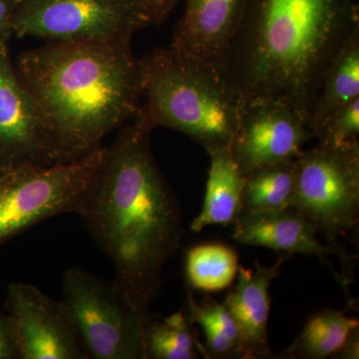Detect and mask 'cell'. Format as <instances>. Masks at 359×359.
<instances>
[{
    "mask_svg": "<svg viewBox=\"0 0 359 359\" xmlns=\"http://www.w3.org/2000/svg\"><path fill=\"white\" fill-rule=\"evenodd\" d=\"M152 131L137 114L119 129L76 212L144 316L183 237L178 201L151 150Z\"/></svg>",
    "mask_w": 359,
    "mask_h": 359,
    "instance_id": "6da1fadb",
    "label": "cell"
},
{
    "mask_svg": "<svg viewBox=\"0 0 359 359\" xmlns=\"http://www.w3.org/2000/svg\"><path fill=\"white\" fill-rule=\"evenodd\" d=\"M358 30V0H247L217 69L238 104L276 99L308 123L323 73Z\"/></svg>",
    "mask_w": 359,
    "mask_h": 359,
    "instance_id": "7a4b0ae2",
    "label": "cell"
},
{
    "mask_svg": "<svg viewBox=\"0 0 359 359\" xmlns=\"http://www.w3.org/2000/svg\"><path fill=\"white\" fill-rule=\"evenodd\" d=\"M15 67L41 111L60 164L99 150L138 112L141 65L131 42L45 43L22 52Z\"/></svg>",
    "mask_w": 359,
    "mask_h": 359,
    "instance_id": "3957f363",
    "label": "cell"
},
{
    "mask_svg": "<svg viewBox=\"0 0 359 359\" xmlns=\"http://www.w3.org/2000/svg\"><path fill=\"white\" fill-rule=\"evenodd\" d=\"M139 117L153 130H176L210 151L231 146L238 103L216 66L177 50L155 48L140 59Z\"/></svg>",
    "mask_w": 359,
    "mask_h": 359,
    "instance_id": "277c9868",
    "label": "cell"
},
{
    "mask_svg": "<svg viewBox=\"0 0 359 359\" xmlns=\"http://www.w3.org/2000/svg\"><path fill=\"white\" fill-rule=\"evenodd\" d=\"M105 154L101 147L74 162L0 172V247L45 219L76 212Z\"/></svg>",
    "mask_w": 359,
    "mask_h": 359,
    "instance_id": "5b68a950",
    "label": "cell"
},
{
    "mask_svg": "<svg viewBox=\"0 0 359 359\" xmlns=\"http://www.w3.org/2000/svg\"><path fill=\"white\" fill-rule=\"evenodd\" d=\"M152 25L136 0H18L11 32L46 43L107 44L132 42Z\"/></svg>",
    "mask_w": 359,
    "mask_h": 359,
    "instance_id": "8992f818",
    "label": "cell"
},
{
    "mask_svg": "<svg viewBox=\"0 0 359 359\" xmlns=\"http://www.w3.org/2000/svg\"><path fill=\"white\" fill-rule=\"evenodd\" d=\"M297 176L290 207L306 217L328 245L358 229L359 144L332 147L318 144L295 159Z\"/></svg>",
    "mask_w": 359,
    "mask_h": 359,
    "instance_id": "52a82bcc",
    "label": "cell"
},
{
    "mask_svg": "<svg viewBox=\"0 0 359 359\" xmlns=\"http://www.w3.org/2000/svg\"><path fill=\"white\" fill-rule=\"evenodd\" d=\"M62 295L89 358L145 359L143 327L148 316L134 309L115 280L68 269Z\"/></svg>",
    "mask_w": 359,
    "mask_h": 359,
    "instance_id": "ba28073f",
    "label": "cell"
},
{
    "mask_svg": "<svg viewBox=\"0 0 359 359\" xmlns=\"http://www.w3.org/2000/svg\"><path fill=\"white\" fill-rule=\"evenodd\" d=\"M238 120L231 151L241 172L297 159L311 139L306 119L276 99L238 104Z\"/></svg>",
    "mask_w": 359,
    "mask_h": 359,
    "instance_id": "9c48e42d",
    "label": "cell"
},
{
    "mask_svg": "<svg viewBox=\"0 0 359 359\" xmlns=\"http://www.w3.org/2000/svg\"><path fill=\"white\" fill-rule=\"evenodd\" d=\"M0 41V172L20 165L60 164L36 101Z\"/></svg>",
    "mask_w": 359,
    "mask_h": 359,
    "instance_id": "30bf717a",
    "label": "cell"
},
{
    "mask_svg": "<svg viewBox=\"0 0 359 359\" xmlns=\"http://www.w3.org/2000/svg\"><path fill=\"white\" fill-rule=\"evenodd\" d=\"M7 314L20 359H89L65 302H56L29 283H11Z\"/></svg>",
    "mask_w": 359,
    "mask_h": 359,
    "instance_id": "8fae6325",
    "label": "cell"
},
{
    "mask_svg": "<svg viewBox=\"0 0 359 359\" xmlns=\"http://www.w3.org/2000/svg\"><path fill=\"white\" fill-rule=\"evenodd\" d=\"M231 226L233 240L242 245L269 248L283 256H316L328 264L332 254L347 262L346 250L323 245L313 224L294 208L241 215Z\"/></svg>",
    "mask_w": 359,
    "mask_h": 359,
    "instance_id": "7c38bea8",
    "label": "cell"
},
{
    "mask_svg": "<svg viewBox=\"0 0 359 359\" xmlns=\"http://www.w3.org/2000/svg\"><path fill=\"white\" fill-rule=\"evenodd\" d=\"M171 46L218 66L242 20L247 0H184Z\"/></svg>",
    "mask_w": 359,
    "mask_h": 359,
    "instance_id": "4fadbf2b",
    "label": "cell"
},
{
    "mask_svg": "<svg viewBox=\"0 0 359 359\" xmlns=\"http://www.w3.org/2000/svg\"><path fill=\"white\" fill-rule=\"evenodd\" d=\"M283 257L273 266L255 263V268L240 266L237 283L224 304L240 332V358H275L269 344V285L280 273Z\"/></svg>",
    "mask_w": 359,
    "mask_h": 359,
    "instance_id": "5bb4252c",
    "label": "cell"
},
{
    "mask_svg": "<svg viewBox=\"0 0 359 359\" xmlns=\"http://www.w3.org/2000/svg\"><path fill=\"white\" fill-rule=\"evenodd\" d=\"M211 159L204 205L194 219L191 230L201 231L212 224L229 226L240 212L245 175L231 154V147L208 152Z\"/></svg>",
    "mask_w": 359,
    "mask_h": 359,
    "instance_id": "9a60e30c",
    "label": "cell"
},
{
    "mask_svg": "<svg viewBox=\"0 0 359 359\" xmlns=\"http://www.w3.org/2000/svg\"><path fill=\"white\" fill-rule=\"evenodd\" d=\"M359 98V30L342 46L327 66L309 114L308 126L316 132L328 118Z\"/></svg>",
    "mask_w": 359,
    "mask_h": 359,
    "instance_id": "2e32d148",
    "label": "cell"
},
{
    "mask_svg": "<svg viewBox=\"0 0 359 359\" xmlns=\"http://www.w3.org/2000/svg\"><path fill=\"white\" fill-rule=\"evenodd\" d=\"M359 327L356 318L344 311L325 309L313 314L301 334L280 358L325 359L334 358L349 335Z\"/></svg>",
    "mask_w": 359,
    "mask_h": 359,
    "instance_id": "e0dca14e",
    "label": "cell"
},
{
    "mask_svg": "<svg viewBox=\"0 0 359 359\" xmlns=\"http://www.w3.org/2000/svg\"><path fill=\"white\" fill-rule=\"evenodd\" d=\"M295 176V160L257 168L245 174L238 216L290 207Z\"/></svg>",
    "mask_w": 359,
    "mask_h": 359,
    "instance_id": "ac0fdd59",
    "label": "cell"
},
{
    "mask_svg": "<svg viewBox=\"0 0 359 359\" xmlns=\"http://www.w3.org/2000/svg\"><path fill=\"white\" fill-rule=\"evenodd\" d=\"M193 325L185 309L160 320L148 316L143 327L145 359L205 358Z\"/></svg>",
    "mask_w": 359,
    "mask_h": 359,
    "instance_id": "d6986e66",
    "label": "cell"
},
{
    "mask_svg": "<svg viewBox=\"0 0 359 359\" xmlns=\"http://www.w3.org/2000/svg\"><path fill=\"white\" fill-rule=\"evenodd\" d=\"M238 255L222 244L193 247L186 256L187 285L202 292H219L230 287L237 278Z\"/></svg>",
    "mask_w": 359,
    "mask_h": 359,
    "instance_id": "ffe728a7",
    "label": "cell"
},
{
    "mask_svg": "<svg viewBox=\"0 0 359 359\" xmlns=\"http://www.w3.org/2000/svg\"><path fill=\"white\" fill-rule=\"evenodd\" d=\"M185 311L191 321L203 328L205 337L224 335L237 344L240 351V332L237 323L224 304H219L211 297H205L202 302H198L194 297L192 289L187 285Z\"/></svg>",
    "mask_w": 359,
    "mask_h": 359,
    "instance_id": "44dd1931",
    "label": "cell"
},
{
    "mask_svg": "<svg viewBox=\"0 0 359 359\" xmlns=\"http://www.w3.org/2000/svg\"><path fill=\"white\" fill-rule=\"evenodd\" d=\"M318 144L344 147L359 144V98L337 111L316 134Z\"/></svg>",
    "mask_w": 359,
    "mask_h": 359,
    "instance_id": "7402d4cb",
    "label": "cell"
},
{
    "mask_svg": "<svg viewBox=\"0 0 359 359\" xmlns=\"http://www.w3.org/2000/svg\"><path fill=\"white\" fill-rule=\"evenodd\" d=\"M0 359H20V349L8 314L0 309Z\"/></svg>",
    "mask_w": 359,
    "mask_h": 359,
    "instance_id": "603a6c76",
    "label": "cell"
},
{
    "mask_svg": "<svg viewBox=\"0 0 359 359\" xmlns=\"http://www.w3.org/2000/svg\"><path fill=\"white\" fill-rule=\"evenodd\" d=\"M182 1L184 0H136L137 4L148 14L153 25H159L166 20Z\"/></svg>",
    "mask_w": 359,
    "mask_h": 359,
    "instance_id": "cb8c5ba5",
    "label": "cell"
},
{
    "mask_svg": "<svg viewBox=\"0 0 359 359\" xmlns=\"http://www.w3.org/2000/svg\"><path fill=\"white\" fill-rule=\"evenodd\" d=\"M18 4V0H0V41L13 36L11 22Z\"/></svg>",
    "mask_w": 359,
    "mask_h": 359,
    "instance_id": "d4e9b609",
    "label": "cell"
},
{
    "mask_svg": "<svg viewBox=\"0 0 359 359\" xmlns=\"http://www.w3.org/2000/svg\"><path fill=\"white\" fill-rule=\"evenodd\" d=\"M359 327L354 330L349 335L346 344L340 348L339 353L332 358L358 359L359 358Z\"/></svg>",
    "mask_w": 359,
    "mask_h": 359,
    "instance_id": "484cf974",
    "label": "cell"
}]
</instances>
